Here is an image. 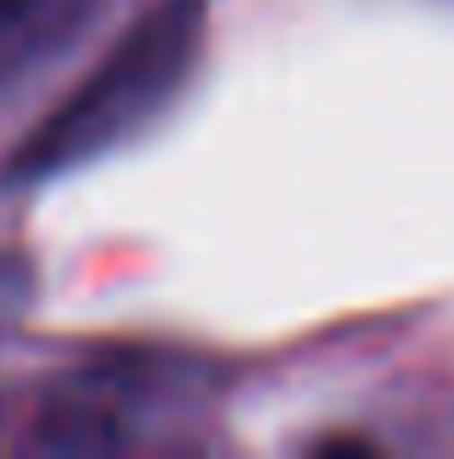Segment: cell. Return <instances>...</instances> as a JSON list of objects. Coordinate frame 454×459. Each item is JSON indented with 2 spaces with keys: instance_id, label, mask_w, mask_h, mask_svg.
<instances>
[{
  "instance_id": "6da1fadb",
  "label": "cell",
  "mask_w": 454,
  "mask_h": 459,
  "mask_svg": "<svg viewBox=\"0 0 454 459\" xmlns=\"http://www.w3.org/2000/svg\"><path fill=\"white\" fill-rule=\"evenodd\" d=\"M198 35H205L198 0H163L158 12H146L117 41V53L23 140V152L6 163V180H47L58 169H76L123 146L140 123H152L175 100L198 58Z\"/></svg>"
},
{
  "instance_id": "7a4b0ae2",
  "label": "cell",
  "mask_w": 454,
  "mask_h": 459,
  "mask_svg": "<svg viewBox=\"0 0 454 459\" xmlns=\"http://www.w3.org/2000/svg\"><path fill=\"white\" fill-rule=\"evenodd\" d=\"M18 12H30V0H0V23H12Z\"/></svg>"
}]
</instances>
